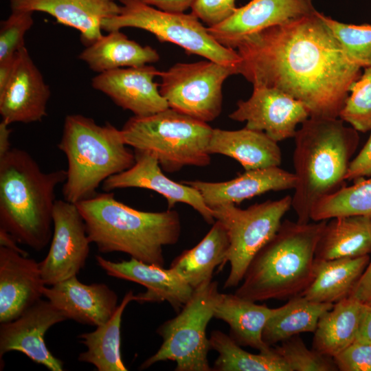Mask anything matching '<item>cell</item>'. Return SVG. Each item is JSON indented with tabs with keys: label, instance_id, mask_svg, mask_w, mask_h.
Listing matches in <instances>:
<instances>
[{
	"label": "cell",
	"instance_id": "cell-11",
	"mask_svg": "<svg viewBox=\"0 0 371 371\" xmlns=\"http://www.w3.org/2000/svg\"><path fill=\"white\" fill-rule=\"evenodd\" d=\"M234 74L238 67L210 60L179 63L161 71L159 91L169 108L207 123L220 115L223 82Z\"/></svg>",
	"mask_w": 371,
	"mask_h": 371
},
{
	"label": "cell",
	"instance_id": "cell-31",
	"mask_svg": "<svg viewBox=\"0 0 371 371\" xmlns=\"http://www.w3.org/2000/svg\"><path fill=\"white\" fill-rule=\"evenodd\" d=\"M137 295L128 291L117 306L113 316L91 333L78 336L87 350L81 352L78 361L93 365L98 371H126L120 353V328L123 312Z\"/></svg>",
	"mask_w": 371,
	"mask_h": 371
},
{
	"label": "cell",
	"instance_id": "cell-17",
	"mask_svg": "<svg viewBox=\"0 0 371 371\" xmlns=\"http://www.w3.org/2000/svg\"><path fill=\"white\" fill-rule=\"evenodd\" d=\"M161 71L154 66L118 68L100 73L91 80V86L118 106L136 116L150 115L169 108L154 82Z\"/></svg>",
	"mask_w": 371,
	"mask_h": 371
},
{
	"label": "cell",
	"instance_id": "cell-34",
	"mask_svg": "<svg viewBox=\"0 0 371 371\" xmlns=\"http://www.w3.org/2000/svg\"><path fill=\"white\" fill-rule=\"evenodd\" d=\"M371 216V177L344 186L318 201L311 212V220L320 221L339 216Z\"/></svg>",
	"mask_w": 371,
	"mask_h": 371
},
{
	"label": "cell",
	"instance_id": "cell-23",
	"mask_svg": "<svg viewBox=\"0 0 371 371\" xmlns=\"http://www.w3.org/2000/svg\"><path fill=\"white\" fill-rule=\"evenodd\" d=\"M196 188L211 209L225 204H239L245 199L270 191L294 189L296 178L280 166L245 170L227 181H182Z\"/></svg>",
	"mask_w": 371,
	"mask_h": 371
},
{
	"label": "cell",
	"instance_id": "cell-44",
	"mask_svg": "<svg viewBox=\"0 0 371 371\" xmlns=\"http://www.w3.org/2000/svg\"><path fill=\"white\" fill-rule=\"evenodd\" d=\"M356 341L371 344V306H366Z\"/></svg>",
	"mask_w": 371,
	"mask_h": 371
},
{
	"label": "cell",
	"instance_id": "cell-27",
	"mask_svg": "<svg viewBox=\"0 0 371 371\" xmlns=\"http://www.w3.org/2000/svg\"><path fill=\"white\" fill-rule=\"evenodd\" d=\"M229 247L227 231L216 220L204 238L194 247L183 251L172 262L170 267L194 289L212 280L215 268L226 264Z\"/></svg>",
	"mask_w": 371,
	"mask_h": 371
},
{
	"label": "cell",
	"instance_id": "cell-20",
	"mask_svg": "<svg viewBox=\"0 0 371 371\" xmlns=\"http://www.w3.org/2000/svg\"><path fill=\"white\" fill-rule=\"evenodd\" d=\"M39 263L0 247V323L16 319L43 296Z\"/></svg>",
	"mask_w": 371,
	"mask_h": 371
},
{
	"label": "cell",
	"instance_id": "cell-13",
	"mask_svg": "<svg viewBox=\"0 0 371 371\" xmlns=\"http://www.w3.org/2000/svg\"><path fill=\"white\" fill-rule=\"evenodd\" d=\"M253 87L249 98L238 101L229 118L246 122V128L264 132L276 142L294 137L297 126L310 117L304 105L278 89Z\"/></svg>",
	"mask_w": 371,
	"mask_h": 371
},
{
	"label": "cell",
	"instance_id": "cell-39",
	"mask_svg": "<svg viewBox=\"0 0 371 371\" xmlns=\"http://www.w3.org/2000/svg\"><path fill=\"white\" fill-rule=\"evenodd\" d=\"M333 360L340 371H371V344L355 341Z\"/></svg>",
	"mask_w": 371,
	"mask_h": 371
},
{
	"label": "cell",
	"instance_id": "cell-9",
	"mask_svg": "<svg viewBox=\"0 0 371 371\" xmlns=\"http://www.w3.org/2000/svg\"><path fill=\"white\" fill-rule=\"evenodd\" d=\"M119 2V13L102 20V30L109 32L124 27L139 28L150 32L160 42L181 47L188 54L238 67L240 58L236 49L217 42L192 13L168 12L139 0Z\"/></svg>",
	"mask_w": 371,
	"mask_h": 371
},
{
	"label": "cell",
	"instance_id": "cell-22",
	"mask_svg": "<svg viewBox=\"0 0 371 371\" xmlns=\"http://www.w3.org/2000/svg\"><path fill=\"white\" fill-rule=\"evenodd\" d=\"M12 10L41 12L77 30L87 47L102 36V21L117 15L119 0H10Z\"/></svg>",
	"mask_w": 371,
	"mask_h": 371
},
{
	"label": "cell",
	"instance_id": "cell-48",
	"mask_svg": "<svg viewBox=\"0 0 371 371\" xmlns=\"http://www.w3.org/2000/svg\"><path fill=\"white\" fill-rule=\"evenodd\" d=\"M308 1L312 3V0H308Z\"/></svg>",
	"mask_w": 371,
	"mask_h": 371
},
{
	"label": "cell",
	"instance_id": "cell-18",
	"mask_svg": "<svg viewBox=\"0 0 371 371\" xmlns=\"http://www.w3.org/2000/svg\"><path fill=\"white\" fill-rule=\"evenodd\" d=\"M315 11L308 0H251L207 31L220 44L235 49L249 35Z\"/></svg>",
	"mask_w": 371,
	"mask_h": 371
},
{
	"label": "cell",
	"instance_id": "cell-2",
	"mask_svg": "<svg viewBox=\"0 0 371 371\" xmlns=\"http://www.w3.org/2000/svg\"><path fill=\"white\" fill-rule=\"evenodd\" d=\"M91 243L100 252H122L146 263L164 267L163 248L177 243L181 223L174 210L145 212L116 200L112 192L77 203Z\"/></svg>",
	"mask_w": 371,
	"mask_h": 371
},
{
	"label": "cell",
	"instance_id": "cell-5",
	"mask_svg": "<svg viewBox=\"0 0 371 371\" xmlns=\"http://www.w3.org/2000/svg\"><path fill=\"white\" fill-rule=\"evenodd\" d=\"M327 221H282L254 257L234 293L256 302L301 295L313 280L316 248Z\"/></svg>",
	"mask_w": 371,
	"mask_h": 371
},
{
	"label": "cell",
	"instance_id": "cell-40",
	"mask_svg": "<svg viewBox=\"0 0 371 371\" xmlns=\"http://www.w3.org/2000/svg\"><path fill=\"white\" fill-rule=\"evenodd\" d=\"M236 0H194L192 12L208 27L218 25L229 18L235 11Z\"/></svg>",
	"mask_w": 371,
	"mask_h": 371
},
{
	"label": "cell",
	"instance_id": "cell-4",
	"mask_svg": "<svg viewBox=\"0 0 371 371\" xmlns=\"http://www.w3.org/2000/svg\"><path fill=\"white\" fill-rule=\"evenodd\" d=\"M65 170L45 172L27 151L12 148L0 158V227L36 251L53 234L55 190L64 183Z\"/></svg>",
	"mask_w": 371,
	"mask_h": 371
},
{
	"label": "cell",
	"instance_id": "cell-32",
	"mask_svg": "<svg viewBox=\"0 0 371 371\" xmlns=\"http://www.w3.org/2000/svg\"><path fill=\"white\" fill-rule=\"evenodd\" d=\"M333 304L313 302L301 295L290 298L275 308L263 330V341L272 347L301 333H314L322 315Z\"/></svg>",
	"mask_w": 371,
	"mask_h": 371
},
{
	"label": "cell",
	"instance_id": "cell-45",
	"mask_svg": "<svg viewBox=\"0 0 371 371\" xmlns=\"http://www.w3.org/2000/svg\"><path fill=\"white\" fill-rule=\"evenodd\" d=\"M16 54L6 60L0 61V91H1L8 83L15 65Z\"/></svg>",
	"mask_w": 371,
	"mask_h": 371
},
{
	"label": "cell",
	"instance_id": "cell-1",
	"mask_svg": "<svg viewBox=\"0 0 371 371\" xmlns=\"http://www.w3.org/2000/svg\"><path fill=\"white\" fill-rule=\"evenodd\" d=\"M235 49L238 74L291 95L310 117H339L361 75L316 10L249 35Z\"/></svg>",
	"mask_w": 371,
	"mask_h": 371
},
{
	"label": "cell",
	"instance_id": "cell-38",
	"mask_svg": "<svg viewBox=\"0 0 371 371\" xmlns=\"http://www.w3.org/2000/svg\"><path fill=\"white\" fill-rule=\"evenodd\" d=\"M34 12L12 10L0 23V61L14 56L25 46V35L34 24Z\"/></svg>",
	"mask_w": 371,
	"mask_h": 371
},
{
	"label": "cell",
	"instance_id": "cell-24",
	"mask_svg": "<svg viewBox=\"0 0 371 371\" xmlns=\"http://www.w3.org/2000/svg\"><path fill=\"white\" fill-rule=\"evenodd\" d=\"M208 152L234 159L245 170L280 166L282 162L278 142L264 132L246 127L234 131L213 128Z\"/></svg>",
	"mask_w": 371,
	"mask_h": 371
},
{
	"label": "cell",
	"instance_id": "cell-30",
	"mask_svg": "<svg viewBox=\"0 0 371 371\" xmlns=\"http://www.w3.org/2000/svg\"><path fill=\"white\" fill-rule=\"evenodd\" d=\"M371 254V216H346L327 221L317 245L315 258L333 260Z\"/></svg>",
	"mask_w": 371,
	"mask_h": 371
},
{
	"label": "cell",
	"instance_id": "cell-6",
	"mask_svg": "<svg viewBox=\"0 0 371 371\" xmlns=\"http://www.w3.org/2000/svg\"><path fill=\"white\" fill-rule=\"evenodd\" d=\"M58 148L67 160L63 198L74 204L95 195L106 179L130 168L135 161L121 130L81 114L65 117Z\"/></svg>",
	"mask_w": 371,
	"mask_h": 371
},
{
	"label": "cell",
	"instance_id": "cell-37",
	"mask_svg": "<svg viewBox=\"0 0 371 371\" xmlns=\"http://www.w3.org/2000/svg\"><path fill=\"white\" fill-rule=\"evenodd\" d=\"M273 347L291 371H337L333 358L308 348L302 338L294 335Z\"/></svg>",
	"mask_w": 371,
	"mask_h": 371
},
{
	"label": "cell",
	"instance_id": "cell-26",
	"mask_svg": "<svg viewBox=\"0 0 371 371\" xmlns=\"http://www.w3.org/2000/svg\"><path fill=\"white\" fill-rule=\"evenodd\" d=\"M275 308L243 298L235 293H222L216 306L214 317L228 324L231 337L240 346L265 351L263 330Z\"/></svg>",
	"mask_w": 371,
	"mask_h": 371
},
{
	"label": "cell",
	"instance_id": "cell-21",
	"mask_svg": "<svg viewBox=\"0 0 371 371\" xmlns=\"http://www.w3.org/2000/svg\"><path fill=\"white\" fill-rule=\"evenodd\" d=\"M43 296L67 318L98 326L106 323L117 307V295L106 284H83L76 276L49 286Z\"/></svg>",
	"mask_w": 371,
	"mask_h": 371
},
{
	"label": "cell",
	"instance_id": "cell-19",
	"mask_svg": "<svg viewBox=\"0 0 371 371\" xmlns=\"http://www.w3.org/2000/svg\"><path fill=\"white\" fill-rule=\"evenodd\" d=\"M95 260L108 276L144 286L146 292L136 295L139 303L166 301L179 312L194 292V289L171 268L164 269L133 258L115 262L98 255Z\"/></svg>",
	"mask_w": 371,
	"mask_h": 371
},
{
	"label": "cell",
	"instance_id": "cell-10",
	"mask_svg": "<svg viewBox=\"0 0 371 371\" xmlns=\"http://www.w3.org/2000/svg\"><path fill=\"white\" fill-rule=\"evenodd\" d=\"M292 196L255 203L246 209L235 204L212 208L216 220L225 227L229 239L226 263L230 271L223 288L238 286L256 254L278 232L282 218L291 207Z\"/></svg>",
	"mask_w": 371,
	"mask_h": 371
},
{
	"label": "cell",
	"instance_id": "cell-36",
	"mask_svg": "<svg viewBox=\"0 0 371 371\" xmlns=\"http://www.w3.org/2000/svg\"><path fill=\"white\" fill-rule=\"evenodd\" d=\"M363 69L351 85L339 117L358 132L366 133L371 128V67Z\"/></svg>",
	"mask_w": 371,
	"mask_h": 371
},
{
	"label": "cell",
	"instance_id": "cell-41",
	"mask_svg": "<svg viewBox=\"0 0 371 371\" xmlns=\"http://www.w3.org/2000/svg\"><path fill=\"white\" fill-rule=\"evenodd\" d=\"M366 143L358 155L351 160L346 179L355 181L371 177V128Z\"/></svg>",
	"mask_w": 371,
	"mask_h": 371
},
{
	"label": "cell",
	"instance_id": "cell-35",
	"mask_svg": "<svg viewBox=\"0 0 371 371\" xmlns=\"http://www.w3.org/2000/svg\"><path fill=\"white\" fill-rule=\"evenodd\" d=\"M320 17L353 63L371 67V25L344 23L322 13Z\"/></svg>",
	"mask_w": 371,
	"mask_h": 371
},
{
	"label": "cell",
	"instance_id": "cell-8",
	"mask_svg": "<svg viewBox=\"0 0 371 371\" xmlns=\"http://www.w3.org/2000/svg\"><path fill=\"white\" fill-rule=\"evenodd\" d=\"M221 294L218 282L212 280L194 289L177 315L158 327L157 333L162 344L142 363L139 370L160 361H172L176 363L175 371H212L206 330Z\"/></svg>",
	"mask_w": 371,
	"mask_h": 371
},
{
	"label": "cell",
	"instance_id": "cell-43",
	"mask_svg": "<svg viewBox=\"0 0 371 371\" xmlns=\"http://www.w3.org/2000/svg\"><path fill=\"white\" fill-rule=\"evenodd\" d=\"M161 10L172 13H183L194 0H139Z\"/></svg>",
	"mask_w": 371,
	"mask_h": 371
},
{
	"label": "cell",
	"instance_id": "cell-46",
	"mask_svg": "<svg viewBox=\"0 0 371 371\" xmlns=\"http://www.w3.org/2000/svg\"><path fill=\"white\" fill-rule=\"evenodd\" d=\"M10 125L3 120L0 122V158L12 149L10 139L12 129Z\"/></svg>",
	"mask_w": 371,
	"mask_h": 371
},
{
	"label": "cell",
	"instance_id": "cell-12",
	"mask_svg": "<svg viewBox=\"0 0 371 371\" xmlns=\"http://www.w3.org/2000/svg\"><path fill=\"white\" fill-rule=\"evenodd\" d=\"M50 242L48 254L39 262L41 276L47 286L77 276L88 258L91 243L76 204L56 200Z\"/></svg>",
	"mask_w": 371,
	"mask_h": 371
},
{
	"label": "cell",
	"instance_id": "cell-25",
	"mask_svg": "<svg viewBox=\"0 0 371 371\" xmlns=\"http://www.w3.org/2000/svg\"><path fill=\"white\" fill-rule=\"evenodd\" d=\"M370 260V255L333 260L315 258L313 280L301 295L309 301L326 304H335L349 297Z\"/></svg>",
	"mask_w": 371,
	"mask_h": 371
},
{
	"label": "cell",
	"instance_id": "cell-47",
	"mask_svg": "<svg viewBox=\"0 0 371 371\" xmlns=\"http://www.w3.org/2000/svg\"><path fill=\"white\" fill-rule=\"evenodd\" d=\"M17 243L18 241L11 234L0 227V247L12 249L23 256H28L27 252L19 248Z\"/></svg>",
	"mask_w": 371,
	"mask_h": 371
},
{
	"label": "cell",
	"instance_id": "cell-14",
	"mask_svg": "<svg viewBox=\"0 0 371 371\" xmlns=\"http://www.w3.org/2000/svg\"><path fill=\"white\" fill-rule=\"evenodd\" d=\"M66 319L48 300L41 299L16 319L0 323L1 359L17 351L51 371L63 370V362L47 349L44 337L52 326Z\"/></svg>",
	"mask_w": 371,
	"mask_h": 371
},
{
	"label": "cell",
	"instance_id": "cell-33",
	"mask_svg": "<svg viewBox=\"0 0 371 371\" xmlns=\"http://www.w3.org/2000/svg\"><path fill=\"white\" fill-rule=\"evenodd\" d=\"M209 341L210 348L218 354L214 371H291L273 347L258 354L251 353L218 330L211 332Z\"/></svg>",
	"mask_w": 371,
	"mask_h": 371
},
{
	"label": "cell",
	"instance_id": "cell-42",
	"mask_svg": "<svg viewBox=\"0 0 371 371\" xmlns=\"http://www.w3.org/2000/svg\"><path fill=\"white\" fill-rule=\"evenodd\" d=\"M350 296L366 305L371 306V258Z\"/></svg>",
	"mask_w": 371,
	"mask_h": 371
},
{
	"label": "cell",
	"instance_id": "cell-15",
	"mask_svg": "<svg viewBox=\"0 0 371 371\" xmlns=\"http://www.w3.org/2000/svg\"><path fill=\"white\" fill-rule=\"evenodd\" d=\"M134 164L106 179L102 184L104 192L128 188L150 190L166 199L168 210L172 209L178 203H186L196 210L208 224L212 225L215 222L213 210L206 205L196 188L175 182L166 177L154 154L139 150H134Z\"/></svg>",
	"mask_w": 371,
	"mask_h": 371
},
{
	"label": "cell",
	"instance_id": "cell-29",
	"mask_svg": "<svg viewBox=\"0 0 371 371\" xmlns=\"http://www.w3.org/2000/svg\"><path fill=\"white\" fill-rule=\"evenodd\" d=\"M366 306L352 296L335 303L319 319L312 348L333 358L355 341Z\"/></svg>",
	"mask_w": 371,
	"mask_h": 371
},
{
	"label": "cell",
	"instance_id": "cell-28",
	"mask_svg": "<svg viewBox=\"0 0 371 371\" xmlns=\"http://www.w3.org/2000/svg\"><path fill=\"white\" fill-rule=\"evenodd\" d=\"M78 58L100 74L154 63L159 60V55L152 47L141 45L120 30H114L85 47Z\"/></svg>",
	"mask_w": 371,
	"mask_h": 371
},
{
	"label": "cell",
	"instance_id": "cell-3",
	"mask_svg": "<svg viewBox=\"0 0 371 371\" xmlns=\"http://www.w3.org/2000/svg\"><path fill=\"white\" fill-rule=\"evenodd\" d=\"M344 123L339 117H309L295 134L291 207L299 223H308L313 205L346 186L359 137Z\"/></svg>",
	"mask_w": 371,
	"mask_h": 371
},
{
	"label": "cell",
	"instance_id": "cell-7",
	"mask_svg": "<svg viewBox=\"0 0 371 371\" xmlns=\"http://www.w3.org/2000/svg\"><path fill=\"white\" fill-rule=\"evenodd\" d=\"M120 130L128 146L154 154L167 172L210 163L208 146L213 128L170 108L150 115H133Z\"/></svg>",
	"mask_w": 371,
	"mask_h": 371
},
{
	"label": "cell",
	"instance_id": "cell-16",
	"mask_svg": "<svg viewBox=\"0 0 371 371\" xmlns=\"http://www.w3.org/2000/svg\"><path fill=\"white\" fill-rule=\"evenodd\" d=\"M49 87L32 59L25 46L16 55L12 75L0 91L1 120L29 124L41 121L47 115Z\"/></svg>",
	"mask_w": 371,
	"mask_h": 371
}]
</instances>
